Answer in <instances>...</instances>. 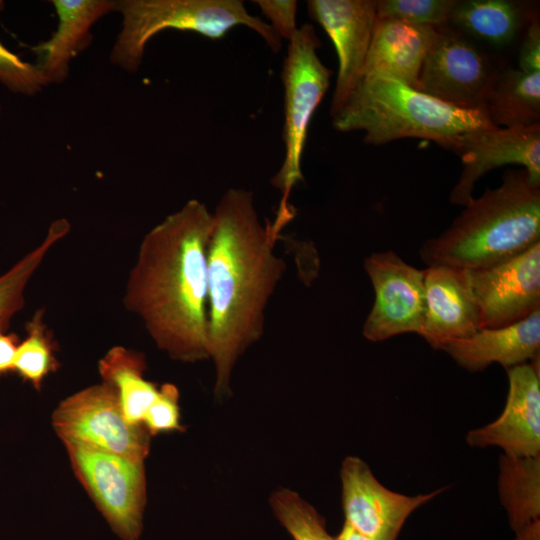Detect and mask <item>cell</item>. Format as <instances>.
I'll return each mask as SVG.
<instances>
[{
  "label": "cell",
  "instance_id": "cell-8",
  "mask_svg": "<svg viewBox=\"0 0 540 540\" xmlns=\"http://www.w3.org/2000/svg\"><path fill=\"white\" fill-rule=\"evenodd\" d=\"M78 480L122 540H138L146 501L144 462L65 444Z\"/></svg>",
  "mask_w": 540,
  "mask_h": 540
},
{
  "label": "cell",
  "instance_id": "cell-1",
  "mask_svg": "<svg viewBox=\"0 0 540 540\" xmlns=\"http://www.w3.org/2000/svg\"><path fill=\"white\" fill-rule=\"evenodd\" d=\"M207 257L208 351L214 392L231 391L239 357L264 334L265 311L286 271L275 251L270 223L259 219L254 196L230 188L213 212Z\"/></svg>",
  "mask_w": 540,
  "mask_h": 540
},
{
  "label": "cell",
  "instance_id": "cell-14",
  "mask_svg": "<svg viewBox=\"0 0 540 540\" xmlns=\"http://www.w3.org/2000/svg\"><path fill=\"white\" fill-rule=\"evenodd\" d=\"M309 16L331 39L338 58L336 85L330 106L334 117L363 77L377 22L373 0H308Z\"/></svg>",
  "mask_w": 540,
  "mask_h": 540
},
{
  "label": "cell",
  "instance_id": "cell-17",
  "mask_svg": "<svg viewBox=\"0 0 540 540\" xmlns=\"http://www.w3.org/2000/svg\"><path fill=\"white\" fill-rule=\"evenodd\" d=\"M117 0H52L57 26L52 36L32 48L35 63L50 84H62L70 73L72 60L91 41L92 27L116 10Z\"/></svg>",
  "mask_w": 540,
  "mask_h": 540
},
{
  "label": "cell",
  "instance_id": "cell-20",
  "mask_svg": "<svg viewBox=\"0 0 540 540\" xmlns=\"http://www.w3.org/2000/svg\"><path fill=\"white\" fill-rule=\"evenodd\" d=\"M145 368L144 356L123 346L110 348L98 363L102 382L115 390L123 415L132 425H143L159 393V388L144 378Z\"/></svg>",
  "mask_w": 540,
  "mask_h": 540
},
{
  "label": "cell",
  "instance_id": "cell-11",
  "mask_svg": "<svg viewBox=\"0 0 540 540\" xmlns=\"http://www.w3.org/2000/svg\"><path fill=\"white\" fill-rule=\"evenodd\" d=\"M446 149L460 157L462 170L450 202L465 206L476 182L487 172L507 164L525 169L540 184V123L510 128L490 127L466 132Z\"/></svg>",
  "mask_w": 540,
  "mask_h": 540
},
{
  "label": "cell",
  "instance_id": "cell-12",
  "mask_svg": "<svg viewBox=\"0 0 540 540\" xmlns=\"http://www.w3.org/2000/svg\"><path fill=\"white\" fill-rule=\"evenodd\" d=\"M345 523L371 540H397L408 517L446 490L409 496L394 492L357 456L344 459L340 472Z\"/></svg>",
  "mask_w": 540,
  "mask_h": 540
},
{
  "label": "cell",
  "instance_id": "cell-7",
  "mask_svg": "<svg viewBox=\"0 0 540 540\" xmlns=\"http://www.w3.org/2000/svg\"><path fill=\"white\" fill-rule=\"evenodd\" d=\"M52 425L64 444L141 462L149 453L150 434L144 425L126 420L115 390L105 382L64 399L53 412Z\"/></svg>",
  "mask_w": 540,
  "mask_h": 540
},
{
  "label": "cell",
  "instance_id": "cell-27",
  "mask_svg": "<svg viewBox=\"0 0 540 540\" xmlns=\"http://www.w3.org/2000/svg\"><path fill=\"white\" fill-rule=\"evenodd\" d=\"M456 0H378L376 15L413 25L439 28L448 24Z\"/></svg>",
  "mask_w": 540,
  "mask_h": 540
},
{
  "label": "cell",
  "instance_id": "cell-4",
  "mask_svg": "<svg viewBox=\"0 0 540 540\" xmlns=\"http://www.w3.org/2000/svg\"><path fill=\"white\" fill-rule=\"evenodd\" d=\"M332 119L337 131H362L373 145L421 138L446 148L466 132L494 126L484 110L455 107L388 78L362 79Z\"/></svg>",
  "mask_w": 540,
  "mask_h": 540
},
{
  "label": "cell",
  "instance_id": "cell-9",
  "mask_svg": "<svg viewBox=\"0 0 540 540\" xmlns=\"http://www.w3.org/2000/svg\"><path fill=\"white\" fill-rule=\"evenodd\" d=\"M498 73L484 52L447 24L438 28L415 89L455 107L484 110Z\"/></svg>",
  "mask_w": 540,
  "mask_h": 540
},
{
  "label": "cell",
  "instance_id": "cell-35",
  "mask_svg": "<svg viewBox=\"0 0 540 540\" xmlns=\"http://www.w3.org/2000/svg\"><path fill=\"white\" fill-rule=\"evenodd\" d=\"M1 113H2V106H1V103H0V116H1Z\"/></svg>",
  "mask_w": 540,
  "mask_h": 540
},
{
  "label": "cell",
  "instance_id": "cell-33",
  "mask_svg": "<svg viewBox=\"0 0 540 540\" xmlns=\"http://www.w3.org/2000/svg\"><path fill=\"white\" fill-rule=\"evenodd\" d=\"M514 540H540V520L515 533Z\"/></svg>",
  "mask_w": 540,
  "mask_h": 540
},
{
  "label": "cell",
  "instance_id": "cell-3",
  "mask_svg": "<svg viewBox=\"0 0 540 540\" xmlns=\"http://www.w3.org/2000/svg\"><path fill=\"white\" fill-rule=\"evenodd\" d=\"M540 242V184L520 168L501 184L472 197L451 225L425 241L420 256L428 266L482 270L505 262Z\"/></svg>",
  "mask_w": 540,
  "mask_h": 540
},
{
  "label": "cell",
  "instance_id": "cell-34",
  "mask_svg": "<svg viewBox=\"0 0 540 540\" xmlns=\"http://www.w3.org/2000/svg\"><path fill=\"white\" fill-rule=\"evenodd\" d=\"M335 540H371L365 535L361 534L349 524L344 523L340 533L335 537Z\"/></svg>",
  "mask_w": 540,
  "mask_h": 540
},
{
  "label": "cell",
  "instance_id": "cell-19",
  "mask_svg": "<svg viewBox=\"0 0 540 540\" xmlns=\"http://www.w3.org/2000/svg\"><path fill=\"white\" fill-rule=\"evenodd\" d=\"M438 28L377 18L364 78H388L415 88Z\"/></svg>",
  "mask_w": 540,
  "mask_h": 540
},
{
  "label": "cell",
  "instance_id": "cell-30",
  "mask_svg": "<svg viewBox=\"0 0 540 540\" xmlns=\"http://www.w3.org/2000/svg\"><path fill=\"white\" fill-rule=\"evenodd\" d=\"M263 15L269 20L278 37L291 40L298 27L296 25L297 1L294 0H255Z\"/></svg>",
  "mask_w": 540,
  "mask_h": 540
},
{
  "label": "cell",
  "instance_id": "cell-6",
  "mask_svg": "<svg viewBox=\"0 0 540 540\" xmlns=\"http://www.w3.org/2000/svg\"><path fill=\"white\" fill-rule=\"evenodd\" d=\"M320 46L314 27L303 24L289 41L282 67L285 155L280 169L270 180V184L281 192L275 219L270 223L277 237L294 218L289 197L293 188L304 179L301 160L308 128L330 85L332 72L317 54Z\"/></svg>",
  "mask_w": 540,
  "mask_h": 540
},
{
  "label": "cell",
  "instance_id": "cell-23",
  "mask_svg": "<svg viewBox=\"0 0 540 540\" xmlns=\"http://www.w3.org/2000/svg\"><path fill=\"white\" fill-rule=\"evenodd\" d=\"M523 10L507 0L457 1L449 22L478 39L494 46L514 40L523 23Z\"/></svg>",
  "mask_w": 540,
  "mask_h": 540
},
{
  "label": "cell",
  "instance_id": "cell-31",
  "mask_svg": "<svg viewBox=\"0 0 540 540\" xmlns=\"http://www.w3.org/2000/svg\"><path fill=\"white\" fill-rule=\"evenodd\" d=\"M518 63V69L523 72H540V25L537 19H533L527 28Z\"/></svg>",
  "mask_w": 540,
  "mask_h": 540
},
{
  "label": "cell",
  "instance_id": "cell-16",
  "mask_svg": "<svg viewBox=\"0 0 540 540\" xmlns=\"http://www.w3.org/2000/svg\"><path fill=\"white\" fill-rule=\"evenodd\" d=\"M424 271L425 315L420 336L434 349L479 330L469 270L428 266Z\"/></svg>",
  "mask_w": 540,
  "mask_h": 540
},
{
  "label": "cell",
  "instance_id": "cell-26",
  "mask_svg": "<svg viewBox=\"0 0 540 540\" xmlns=\"http://www.w3.org/2000/svg\"><path fill=\"white\" fill-rule=\"evenodd\" d=\"M274 514L293 540H335L324 518L297 493L281 489L270 499Z\"/></svg>",
  "mask_w": 540,
  "mask_h": 540
},
{
  "label": "cell",
  "instance_id": "cell-15",
  "mask_svg": "<svg viewBox=\"0 0 540 540\" xmlns=\"http://www.w3.org/2000/svg\"><path fill=\"white\" fill-rule=\"evenodd\" d=\"M508 394L504 409L493 422L471 430L466 442L473 448L496 446L505 455H540L539 358L506 369Z\"/></svg>",
  "mask_w": 540,
  "mask_h": 540
},
{
  "label": "cell",
  "instance_id": "cell-29",
  "mask_svg": "<svg viewBox=\"0 0 540 540\" xmlns=\"http://www.w3.org/2000/svg\"><path fill=\"white\" fill-rule=\"evenodd\" d=\"M179 392L175 385L165 383L147 410L143 425L150 435L182 430L180 424Z\"/></svg>",
  "mask_w": 540,
  "mask_h": 540
},
{
  "label": "cell",
  "instance_id": "cell-2",
  "mask_svg": "<svg viewBox=\"0 0 540 540\" xmlns=\"http://www.w3.org/2000/svg\"><path fill=\"white\" fill-rule=\"evenodd\" d=\"M213 213L187 201L142 239L123 305L174 360L209 359L207 257Z\"/></svg>",
  "mask_w": 540,
  "mask_h": 540
},
{
  "label": "cell",
  "instance_id": "cell-24",
  "mask_svg": "<svg viewBox=\"0 0 540 540\" xmlns=\"http://www.w3.org/2000/svg\"><path fill=\"white\" fill-rule=\"evenodd\" d=\"M64 218L53 221L37 246L0 275V331H7L11 319L25 304V290L49 252L70 232Z\"/></svg>",
  "mask_w": 540,
  "mask_h": 540
},
{
  "label": "cell",
  "instance_id": "cell-10",
  "mask_svg": "<svg viewBox=\"0 0 540 540\" xmlns=\"http://www.w3.org/2000/svg\"><path fill=\"white\" fill-rule=\"evenodd\" d=\"M364 269L375 299L363 324V336L381 342L404 333L420 335L425 315L424 271L392 250L369 255Z\"/></svg>",
  "mask_w": 540,
  "mask_h": 540
},
{
  "label": "cell",
  "instance_id": "cell-28",
  "mask_svg": "<svg viewBox=\"0 0 540 540\" xmlns=\"http://www.w3.org/2000/svg\"><path fill=\"white\" fill-rule=\"evenodd\" d=\"M5 2L0 0V12ZM0 83L10 92L35 96L49 85L36 64L24 61L0 42Z\"/></svg>",
  "mask_w": 540,
  "mask_h": 540
},
{
  "label": "cell",
  "instance_id": "cell-13",
  "mask_svg": "<svg viewBox=\"0 0 540 540\" xmlns=\"http://www.w3.org/2000/svg\"><path fill=\"white\" fill-rule=\"evenodd\" d=\"M469 272L479 329L509 326L540 310V242L505 262Z\"/></svg>",
  "mask_w": 540,
  "mask_h": 540
},
{
  "label": "cell",
  "instance_id": "cell-32",
  "mask_svg": "<svg viewBox=\"0 0 540 540\" xmlns=\"http://www.w3.org/2000/svg\"><path fill=\"white\" fill-rule=\"evenodd\" d=\"M19 342L20 340L15 333L0 331V376L13 371Z\"/></svg>",
  "mask_w": 540,
  "mask_h": 540
},
{
  "label": "cell",
  "instance_id": "cell-5",
  "mask_svg": "<svg viewBox=\"0 0 540 540\" xmlns=\"http://www.w3.org/2000/svg\"><path fill=\"white\" fill-rule=\"evenodd\" d=\"M121 29L110 52V61L120 69L136 72L148 42L165 30L191 31L209 39H221L231 29L246 26L272 50L282 40L272 27L251 15L241 0H117Z\"/></svg>",
  "mask_w": 540,
  "mask_h": 540
},
{
  "label": "cell",
  "instance_id": "cell-22",
  "mask_svg": "<svg viewBox=\"0 0 540 540\" xmlns=\"http://www.w3.org/2000/svg\"><path fill=\"white\" fill-rule=\"evenodd\" d=\"M498 491L516 533L540 520V455L499 459Z\"/></svg>",
  "mask_w": 540,
  "mask_h": 540
},
{
  "label": "cell",
  "instance_id": "cell-21",
  "mask_svg": "<svg viewBox=\"0 0 540 540\" xmlns=\"http://www.w3.org/2000/svg\"><path fill=\"white\" fill-rule=\"evenodd\" d=\"M484 110L496 127L510 128L540 123V72L509 68L499 72Z\"/></svg>",
  "mask_w": 540,
  "mask_h": 540
},
{
  "label": "cell",
  "instance_id": "cell-18",
  "mask_svg": "<svg viewBox=\"0 0 540 540\" xmlns=\"http://www.w3.org/2000/svg\"><path fill=\"white\" fill-rule=\"evenodd\" d=\"M440 350L470 372L492 363L508 369L531 362L540 353V310L509 326L479 329L467 338L447 342Z\"/></svg>",
  "mask_w": 540,
  "mask_h": 540
},
{
  "label": "cell",
  "instance_id": "cell-25",
  "mask_svg": "<svg viewBox=\"0 0 540 540\" xmlns=\"http://www.w3.org/2000/svg\"><path fill=\"white\" fill-rule=\"evenodd\" d=\"M44 315L45 310L38 309L26 323V337L17 346L13 368L14 372L36 390H39L45 378L59 367L52 335Z\"/></svg>",
  "mask_w": 540,
  "mask_h": 540
}]
</instances>
